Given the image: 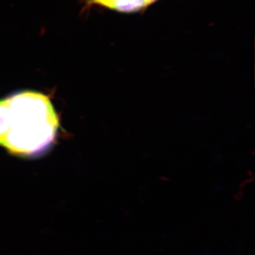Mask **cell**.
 Segmentation results:
<instances>
[{
  "instance_id": "cell-1",
  "label": "cell",
  "mask_w": 255,
  "mask_h": 255,
  "mask_svg": "<svg viewBox=\"0 0 255 255\" xmlns=\"http://www.w3.org/2000/svg\"><path fill=\"white\" fill-rule=\"evenodd\" d=\"M59 128L49 96L27 90L0 100V146L12 155L44 152L56 140Z\"/></svg>"
},
{
  "instance_id": "cell-2",
  "label": "cell",
  "mask_w": 255,
  "mask_h": 255,
  "mask_svg": "<svg viewBox=\"0 0 255 255\" xmlns=\"http://www.w3.org/2000/svg\"><path fill=\"white\" fill-rule=\"evenodd\" d=\"M157 0H86L89 4H97L122 13L142 11Z\"/></svg>"
}]
</instances>
